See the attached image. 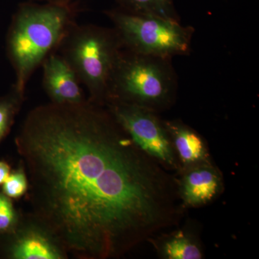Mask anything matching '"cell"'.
Returning <instances> with one entry per match:
<instances>
[{
  "label": "cell",
  "instance_id": "cell-13",
  "mask_svg": "<svg viewBox=\"0 0 259 259\" xmlns=\"http://www.w3.org/2000/svg\"><path fill=\"white\" fill-rule=\"evenodd\" d=\"M25 93L19 91L13 85L10 93L0 97V141L8 134L15 115L20 110Z\"/></svg>",
  "mask_w": 259,
  "mask_h": 259
},
{
  "label": "cell",
  "instance_id": "cell-9",
  "mask_svg": "<svg viewBox=\"0 0 259 259\" xmlns=\"http://www.w3.org/2000/svg\"><path fill=\"white\" fill-rule=\"evenodd\" d=\"M177 154L185 164L202 161L206 156L204 144L194 130L177 121L164 122Z\"/></svg>",
  "mask_w": 259,
  "mask_h": 259
},
{
  "label": "cell",
  "instance_id": "cell-7",
  "mask_svg": "<svg viewBox=\"0 0 259 259\" xmlns=\"http://www.w3.org/2000/svg\"><path fill=\"white\" fill-rule=\"evenodd\" d=\"M42 86L54 103H79L87 100L80 81L71 66L59 52L42 63Z\"/></svg>",
  "mask_w": 259,
  "mask_h": 259
},
{
  "label": "cell",
  "instance_id": "cell-15",
  "mask_svg": "<svg viewBox=\"0 0 259 259\" xmlns=\"http://www.w3.org/2000/svg\"><path fill=\"white\" fill-rule=\"evenodd\" d=\"M15 213L8 196L0 193V231H6L15 223Z\"/></svg>",
  "mask_w": 259,
  "mask_h": 259
},
{
  "label": "cell",
  "instance_id": "cell-17",
  "mask_svg": "<svg viewBox=\"0 0 259 259\" xmlns=\"http://www.w3.org/2000/svg\"><path fill=\"white\" fill-rule=\"evenodd\" d=\"M34 2H42V3H57V2H67L71 0H30Z\"/></svg>",
  "mask_w": 259,
  "mask_h": 259
},
{
  "label": "cell",
  "instance_id": "cell-14",
  "mask_svg": "<svg viewBox=\"0 0 259 259\" xmlns=\"http://www.w3.org/2000/svg\"><path fill=\"white\" fill-rule=\"evenodd\" d=\"M3 185L5 195L10 198H18L28 190V180L23 171H17L10 175Z\"/></svg>",
  "mask_w": 259,
  "mask_h": 259
},
{
  "label": "cell",
  "instance_id": "cell-5",
  "mask_svg": "<svg viewBox=\"0 0 259 259\" xmlns=\"http://www.w3.org/2000/svg\"><path fill=\"white\" fill-rule=\"evenodd\" d=\"M105 13L126 50L168 59L190 54L194 29L181 20L134 14L119 8Z\"/></svg>",
  "mask_w": 259,
  "mask_h": 259
},
{
  "label": "cell",
  "instance_id": "cell-4",
  "mask_svg": "<svg viewBox=\"0 0 259 259\" xmlns=\"http://www.w3.org/2000/svg\"><path fill=\"white\" fill-rule=\"evenodd\" d=\"M123 49L115 28L76 23L58 52L88 89V100L105 106L110 77Z\"/></svg>",
  "mask_w": 259,
  "mask_h": 259
},
{
  "label": "cell",
  "instance_id": "cell-3",
  "mask_svg": "<svg viewBox=\"0 0 259 259\" xmlns=\"http://www.w3.org/2000/svg\"><path fill=\"white\" fill-rule=\"evenodd\" d=\"M177 90L172 59L123 49L110 77L106 104L122 102L157 112L173 103Z\"/></svg>",
  "mask_w": 259,
  "mask_h": 259
},
{
  "label": "cell",
  "instance_id": "cell-2",
  "mask_svg": "<svg viewBox=\"0 0 259 259\" xmlns=\"http://www.w3.org/2000/svg\"><path fill=\"white\" fill-rule=\"evenodd\" d=\"M80 11L73 0L25 2L19 5L6 37L7 56L14 69L15 88L25 93L27 83L48 56L58 52Z\"/></svg>",
  "mask_w": 259,
  "mask_h": 259
},
{
  "label": "cell",
  "instance_id": "cell-16",
  "mask_svg": "<svg viewBox=\"0 0 259 259\" xmlns=\"http://www.w3.org/2000/svg\"><path fill=\"white\" fill-rule=\"evenodd\" d=\"M10 167L5 162L0 161V185H3L10 175Z\"/></svg>",
  "mask_w": 259,
  "mask_h": 259
},
{
  "label": "cell",
  "instance_id": "cell-1",
  "mask_svg": "<svg viewBox=\"0 0 259 259\" xmlns=\"http://www.w3.org/2000/svg\"><path fill=\"white\" fill-rule=\"evenodd\" d=\"M104 107L40 105L15 140L37 222L81 258L118 256L171 218L163 175Z\"/></svg>",
  "mask_w": 259,
  "mask_h": 259
},
{
  "label": "cell",
  "instance_id": "cell-8",
  "mask_svg": "<svg viewBox=\"0 0 259 259\" xmlns=\"http://www.w3.org/2000/svg\"><path fill=\"white\" fill-rule=\"evenodd\" d=\"M220 187V177L213 168L207 166H196L184 177L182 198L188 205H202L215 197Z\"/></svg>",
  "mask_w": 259,
  "mask_h": 259
},
{
  "label": "cell",
  "instance_id": "cell-11",
  "mask_svg": "<svg viewBox=\"0 0 259 259\" xmlns=\"http://www.w3.org/2000/svg\"><path fill=\"white\" fill-rule=\"evenodd\" d=\"M117 8L139 15L180 20L174 0H115Z\"/></svg>",
  "mask_w": 259,
  "mask_h": 259
},
{
  "label": "cell",
  "instance_id": "cell-12",
  "mask_svg": "<svg viewBox=\"0 0 259 259\" xmlns=\"http://www.w3.org/2000/svg\"><path fill=\"white\" fill-rule=\"evenodd\" d=\"M163 253L168 259H200L202 250L187 235L178 232L165 242Z\"/></svg>",
  "mask_w": 259,
  "mask_h": 259
},
{
  "label": "cell",
  "instance_id": "cell-10",
  "mask_svg": "<svg viewBox=\"0 0 259 259\" xmlns=\"http://www.w3.org/2000/svg\"><path fill=\"white\" fill-rule=\"evenodd\" d=\"M13 256L18 259H59L60 252L45 237L29 233L20 238L13 249Z\"/></svg>",
  "mask_w": 259,
  "mask_h": 259
},
{
  "label": "cell",
  "instance_id": "cell-6",
  "mask_svg": "<svg viewBox=\"0 0 259 259\" xmlns=\"http://www.w3.org/2000/svg\"><path fill=\"white\" fill-rule=\"evenodd\" d=\"M105 107L143 152L168 166H176L171 139L156 112L117 102H108Z\"/></svg>",
  "mask_w": 259,
  "mask_h": 259
}]
</instances>
